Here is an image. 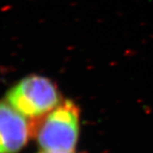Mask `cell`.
<instances>
[{
  "label": "cell",
  "mask_w": 153,
  "mask_h": 153,
  "mask_svg": "<svg viewBox=\"0 0 153 153\" xmlns=\"http://www.w3.org/2000/svg\"><path fill=\"white\" fill-rule=\"evenodd\" d=\"M33 136L32 121L9 103L0 101V153H16Z\"/></svg>",
  "instance_id": "cell-3"
},
{
  "label": "cell",
  "mask_w": 153,
  "mask_h": 153,
  "mask_svg": "<svg viewBox=\"0 0 153 153\" xmlns=\"http://www.w3.org/2000/svg\"><path fill=\"white\" fill-rule=\"evenodd\" d=\"M42 153H73L71 152H49V151H46Z\"/></svg>",
  "instance_id": "cell-4"
},
{
  "label": "cell",
  "mask_w": 153,
  "mask_h": 153,
  "mask_svg": "<svg viewBox=\"0 0 153 153\" xmlns=\"http://www.w3.org/2000/svg\"><path fill=\"white\" fill-rule=\"evenodd\" d=\"M6 100L19 112L33 119L48 114L61 103L54 82L40 75L22 78L8 91Z\"/></svg>",
  "instance_id": "cell-2"
},
{
  "label": "cell",
  "mask_w": 153,
  "mask_h": 153,
  "mask_svg": "<svg viewBox=\"0 0 153 153\" xmlns=\"http://www.w3.org/2000/svg\"><path fill=\"white\" fill-rule=\"evenodd\" d=\"M33 136L49 152H71L79 132V109L71 100L61 102L48 114L32 121Z\"/></svg>",
  "instance_id": "cell-1"
}]
</instances>
